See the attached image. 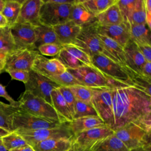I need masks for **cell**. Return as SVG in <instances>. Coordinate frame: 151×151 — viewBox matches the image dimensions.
Returning <instances> with one entry per match:
<instances>
[{"label": "cell", "instance_id": "cell-1", "mask_svg": "<svg viewBox=\"0 0 151 151\" xmlns=\"http://www.w3.org/2000/svg\"><path fill=\"white\" fill-rule=\"evenodd\" d=\"M114 132L133 123L151 132V97L133 86L113 89Z\"/></svg>", "mask_w": 151, "mask_h": 151}, {"label": "cell", "instance_id": "cell-2", "mask_svg": "<svg viewBox=\"0 0 151 151\" xmlns=\"http://www.w3.org/2000/svg\"><path fill=\"white\" fill-rule=\"evenodd\" d=\"M83 86L93 90H109L130 87L104 75L94 66H83L76 69L66 68Z\"/></svg>", "mask_w": 151, "mask_h": 151}, {"label": "cell", "instance_id": "cell-3", "mask_svg": "<svg viewBox=\"0 0 151 151\" xmlns=\"http://www.w3.org/2000/svg\"><path fill=\"white\" fill-rule=\"evenodd\" d=\"M91 60L93 65L107 77L133 86L132 78L136 73L129 68L111 61L102 54L93 55Z\"/></svg>", "mask_w": 151, "mask_h": 151}, {"label": "cell", "instance_id": "cell-4", "mask_svg": "<svg viewBox=\"0 0 151 151\" xmlns=\"http://www.w3.org/2000/svg\"><path fill=\"white\" fill-rule=\"evenodd\" d=\"M19 108L31 114L62 123L52 106L25 90L20 96Z\"/></svg>", "mask_w": 151, "mask_h": 151}, {"label": "cell", "instance_id": "cell-5", "mask_svg": "<svg viewBox=\"0 0 151 151\" xmlns=\"http://www.w3.org/2000/svg\"><path fill=\"white\" fill-rule=\"evenodd\" d=\"M99 23L96 19L81 26V29L71 44L86 53L90 57L94 54H101L102 48L99 37Z\"/></svg>", "mask_w": 151, "mask_h": 151}, {"label": "cell", "instance_id": "cell-6", "mask_svg": "<svg viewBox=\"0 0 151 151\" xmlns=\"http://www.w3.org/2000/svg\"><path fill=\"white\" fill-rule=\"evenodd\" d=\"M114 133L129 150L142 147H150V133L136 124L128 123L114 131Z\"/></svg>", "mask_w": 151, "mask_h": 151}, {"label": "cell", "instance_id": "cell-7", "mask_svg": "<svg viewBox=\"0 0 151 151\" xmlns=\"http://www.w3.org/2000/svg\"><path fill=\"white\" fill-rule=\"evenodd\" d=\"M15 132L32 147L41 142L50 139H71L73 137V134L68 127V123H63L61 126L54 128L40 129L34 130H16Z\"/></svg>", "mask_w": 151, "mask_h": 151}, {"label": "cell", "instance_id": "cell-8", "mask_svg": "<svg viewBox=\"0 0 151 151\" xmlns=\"http://www.w3.org/2000/svg\"><path fill=\"white\" fill-rule=\"evenodd\" d=\"M42 1L40 10L41 24L53 27L69 21L72 4H58L52 2L51 0Z\"/></svg>", "mask_w": 151, "mask_h": 151}, {"label": "cell", "instance_id": "cell-9", "mask_svg": "<svg viewBox=\"0 0 151 151\" xmlns=\"http://www.w3.org/2000/svg\"><path fill=\"white\" fill-rule=\"evenodd\" d=\"M63 124L34 116L19 108L12 115L11 122L12 131L54 128Z\"/></svg>", "mask_w": 151, "mask_h": 151}, {"label": "cell", "instance_id": "cell-10", "mask_svg": "<svg viewBox=\"0 0 151 151\" xmlns=\"http://www.w3.org/2000/svg\"><path fill=\"white\" fill-rule=\"evenodd\" d=\"M113 89L93 90L92 105L99 117L112 130L114 124L113 111Z\"/></svg>", "mask_w": 151, "mask_h": 151}, {"label": "cell", "instance_id": "cell-11", "mask_svg": "<svg viewBox=\"0 0 151 151\" xmlns=\"http://www.w3.org/2000/svg\"><path fill=\"white\" fill-rule=\"evenodd\" d=\"M25 90L44 100L51 105V91L60 87L48 77L32 70L29 71V77L28 81L25 84Z\"/></svg>", "mask_w": 151, "mask_h": 151}, {"label": "cell", "instance_id": "cell-12", "mask_svg": "<svg viewBox=\"0 0 151 151\" xmlns=\"http://www.w3.org/2000/svg\"><path fill=\"white\" fill-rule=\"evenodd\" d=\"M39 54L37 50L18 48L6 55L4 70H25L30 71L34 61Z\"/></svg>", "mask_w": 151, "mask_h": 151}, {"label": "cell", "instance_id": "cell-13", "mask_svg": "<svg viewBox=\"0 0 151 151\" xmlns=\"http://www.w3.org/2000/svg\"><path fill=\"white\" fill-rule=\"evenodd\" d=\"M57 58L66 68L76 69L83 66H93L91 57L73 44L62 45Z\"/></svg>", "mask_w": 151, "mask_h": 151}, {"label": "cell", "instance_id": "cell-14", "mask_svg": "<svg viewBox=\"0 0 151 151\" xmlns=\"http://www.w3.org/2000/svg\"><path fill=\"white\" fill-rule=\"evenodd\" d=\"M113 134L114 131L109 127H99L77 133L73 139L81 151H90L96 143Z\"/></svg>", "mask_w": 151, "mask_h": 151}, {"label": "cell", "instance_id": "cell-15", "mask_svg": "<svg viewBox=\"0 0 151 151\" xmlns=\"http://www.w3.org/2000/svg\"><path fill=\"white\" fill-rule=\"evenodd\" d=\"M10 27L16 49L37 50L35 45L34 26L27 23H15Z\"/></svg>", "mask_w": 151, "mask_h": 151}, {"label": "cell", "instance_id": "cell-16", "mask_svg": "<svg viewBox=\"0 0 151 151\" xmlns=\"http://www.w3.org/2000/svg\"><path fill=\"white\" fill-rule=\"evenodd\" d=\"M31 70L48 77L64 73L66 67L57 58L48 59L39 53L34 61Z\"/></svg>", "mask_w": 151, "mask_h": 151}, {"label": "cell", "instance_id": "cell-17", "mask_svg": "<svg viewBox=\"0 0 151 151\" xmlns=\"http://www.w3.org/2000/svg\"><path fill=\"white\" fill-rule=\"evenodd\" d=\"M42 0H24L17 23H27L34 27L40 25V10Z\"/></svg>", "mask_w": 151, "mask_h": 151}, {"label": "cell", "instance_id": "cell-18", "mask_svg": "<svg viewBox=\"0 0 151 151\" xmlns=\"http://www.w3.org/2000/svg\"><path fill=\"white\" fill-rule=\"evenodd\" d=\"M99 37L101 44V54L111 61L129 68L126 62L123 48L114 40L99 32Z\"/></svg>", "mask_w": 151, "mask_h": 151}, {"label": "cell", "instance_id": "cell-19", "mask_svg": "<svg viewBox=\"0 0 151 151\" xmlns=\"http://www.w3.org/2000/svg\"><path fill=\"white\" fill-rule=\"evenodd\" d=\"M98 31L117 42L123 48L130 40L128 27L124 23L112 25H100Z\"/></svg>", "mask_w": 151, "mask_h": 151}, {"label": "cell", "instance_id": "cell-20", "mask_svg": "<svg viewBox=\"0 0 151 151\" xmlns=\"http://www.w3.org/2000/svg\"><path fill=\"white\" fill-rule=\"evenodd\" d=\"M127 67L136 74L141 75V69L146 62L137 45L130 40L123 47Z\"/></svg>", "mask_w": 151, "mask_h": 151}, {"label": "cell", "instance_id": "cell-21", "mask_svg": "<svg viewBox=\"0 0 151 151\" xmlns=\"http://www.w3.org/2000/svg\"><path fill=\"white\" fill-rule=\"evenodd\" d=\"M59 44L61 45L71 44L80 31L81 27L72 21L53 27Z\"/></svg>", "mask_w": 151, "mask_h": 151}, {"label": "cell", "instance_id": "cell-22", "mask_svg": "<svg viewBox=\"0 0 151 151\" xmlns=\"http://www.w3.org/2000/svg\"><path fill=\"white\" fill-rule=\"evenodd\" d=\"M68 126L73 136L93 128L107 126L99 116H87L74 119L68 123Z\"/></svg>", "mask_w": 151, "mask_h": 151}, {"label": "cell", "instance_id": "cell-23", "mask_svg": "<svg viewBox=\"0 0 151 151\" xmlns=\"http://www.w3.org/2000/svg\"><path fill=\"white\" fill-rule=\"evenodd\" d=\"M51 98L52 106L59 116L61 122L65 123L72 121L73 117L70 110L58 88L51 91Z\"/></svg>", "mask_w": 151, "mask_h": 151}, {"label": "cell", "instance_id": "cell-24", "mask_svg": "<svg viewBox=\"0 0 151 151\" xmlns=\"http://www.w3.org/2000/svg\"><path fill=\"white\" fill-rule=\"evenodd\" d=\"M95 19L96 18L83 5L81 0H77L75 3L72 4L70 11L69 20L81 27Z\"/></svg>", "mask_w": 151, "mask_h": 151}, {"label": "cell", "instance_id": "cell-25", "mask_svg": "<svg viewBox=\"0 0 151 151\" xmlns=\"http://www.w3.org/2000/svg\"><path fill=\"white\" fill-rule=\"evenodd\" d=\"M72 142L73 138L50 139L37 143L32 148L34 151H67Z\"/></svg>", "mask_w": 151, "mask_h": 151}, {"label": "cell", "instance_id": "cell-26", "mask_svg": "<svg viewBox=\"0 0 151 151\" xmlns=\"http://www.w3.org/2000/svg\"><path fill=\"white\" fill-rule=\"evenodd\" d=\"M96 19L100 25H117L123 22V19L117 2L97 15Z\"/></svg>", "mask_w": 151, "mask_h": 151}, {"label": "cell", "instance_id": "cell-27", "mask_svg": "<svg viewBox=\"0 0 151 151\" xmlns=\"http://www.w3.org/2000/svg\"><path fill=\"white\" fill-rule=\"evenodd\" d=\"M34 29L35 33V45L37 49L40 45L45 44H60L53 27L40 24L35 27Z\"/></svg>", "mask_w": 151, "mask_h": 151}, {"label": "cell", "instance_id": "cell-28", "mask_svg": "<svg viewBox=\"0 0 151 151\" xmlns=\"http://www.w3.org/2000/svg\"><path fill=\"white\" fill-rule=\"evenodd\" d=\"M90 151H130L114 134L96 143Z\"/></svg>", "mask_w": 151, "mask_h": 151}, {"label": "cell", "instance_id": "cell-29", "mask_svg": "<svg viewBox=\"0 0 151 151\" xmlns=\"http://www.w3.org/2000/svg\"><path fill=\"white\" fill-rule=\"evenodd\" d=\"M127 27L130 40L134 43L151 45L150 29L147 24H131Z\"/></svg>", "mask_w": 151, "mask_h": 151}, {"label": "cell", "instance_id": "cell-30", "mask_svg": "<svg viewBox=\"0 0 151 151\" xmlns=\"http://www.w3.org/2000/svg\"><path fill=\"white\" fill-rule=\"evenodd\" d=\"M22 1L5 0L2 14L6 18L8 26L11 27L17 23L20 12Z\"/></svg>", "mask_w": 151, "mask_h": 151}, {"label": "cell", "instance_id": "cell-31", "mask_svg": "<svg viewBox=\"0 0 151 151\" xmlns=\"http://www.w3.org/2000/svg\"><path fill=\"white\" fill-rule=\"evenodd\" d=\"M84 7L95 18L117 2V0H81Z\"/></svg>", "mask_w": 151, "mask_h": 151}, {"label": "cell", "instance_id": "cell-32", "mask_svg": "<svg viewBox=\"0 0 151 151\" xmlns=\"http://www.w3.org/2000/svg\"><path fill=\"white\" fill-rule=\"evenodd\" d=\"M18 108L0 101V127L10 132H13L11 125L12 117Z\"/></svg>", "mask_w": 151, "mask_h": 151}, {"label": "cell", "instance_id": "cell-33", "mask_svg": "<svg viewBox=\"0 0 151 151\" xmlns=\"http://www.w3.org/2000/svg\"><path fill=\"white\" fill-rule=\"evenodd\" d=\"M15 49L16 47L11 32V27L6 26L0 28V51L7 54Z\"/></svg>", "mask_w": 151, "mask_h": 151}, {"label": "cell", "instance_id": "cell-34", "mask_svg": "<svg viewBox=\"0 0 151 151\" xmlns=\"http://www.w3.org/2000/svg\"><path fill=\"white\" fill-rule=\"evenodd\" d=\"M131 24H146V13L143 0H137L135 8L131 14L128 22L126 25L128 26Z\"/></svg>", "mask_w": 151, "mask_h": 151}, {"label": "cell", "instance_id": "cell-35", "mask_svg": "<svg viewBox=\"0 0 151 151\" xmlns=\"http://www.w3.org/2000/svg\"><path fill=\"white\" fill-rule=\"evenodd\" d=\"M48 78L60 87H70L77 85L83 86L79 81L67 70L61 74L52 76Z\"/></svg>", "mask_w": 151, "mask_h": 151}, {"label": "cell", "instance_id": "cell-36", "mask_svg": "<svg viewBox=\"0 0 151 151\" xmlns=\"http://www.w3.org/2000/svg\"><path fill=\"white\" fill-rule=\"evenodd\" d=\"M1 141L4 146L8 151L27 145L25 140L15 131L2 137Z\"/></svg>", "mask_w": 151, "mask_h": 151}, {"label": "cell", "instance_id": "cell-37", "mask_svg": "<svg viewBox=\"0 0 151 151\" xmlns=\"http://www.w3.org/2000/svg\"><path fill=\"white\" fill-rule=\"evenodd\" d=\"M69 88L76 100L92 105L93 89L81 85L74 86Z\"/></svg>", "mask_w": 151, "mask_h": 151}, {"label": "cell", "instance_id": "cell-38", "mask_svg": "<svg viewBox=\"0 0 151 151\" xmlns=\"http://www.w3.org/2000/svg\"><path fill=\"white\" fill-rule=\"evenodd\" d=\"M87 116H99L93 106L80 101H76L74 119Z\"/></svg>", "mask_w": 151, "mask_h": 151}, {"label": "cell", "instance_id": "cell-39", "mask_svg": "<svg viewBox=\"0 0 151 151\" xmlns=\"http://www.w3.org/2000/svg\"><path fill=\"white\" fill-rule=\"evenodd\" d=\"M132 83L133 87L145 92L151 97V79L141 75L134 74L132 78Z\"/></svg>", "mask_w": 151, "mask_h": 151}, {"label": "cell", "instance_id": "cell-40", "mask_svg": "<svg viewBox=\"0 0 151 151\" xmlns=\"http://www.w3.org/2000/svg\"><path fill=\"white\" fill-rule=\"evenodd\" d=\"M137 0H117V4L121 12L123 22L127 24L129 18L134 10Z\"/></svg>", "mask_w": 151, "mask_h": 151}, {"label": "cell", "instance_id": "cell-41", "mask_svg": "<svg viewBox=\"0 0 151 151\" xmlns=\"http://www.w3.org/2000/svg\"><path fill=\"white\" fill-rule=\"evenodd\" d=\"M62 48V45L58 44H45L37 48L40 54L46 56L57 55Z\"/></svg>", "mask_w": 151, "mask_h": 151}, {"label": "cell", "instance_id": "cell-42", "mask_svg": "<svg viewBox=\"0 0 151 151\" xmlns=\"http://www.w3.org/2000/svg\"><path fill=\"white\" fill-rule=\"evenodd\" d=\"M58 89L60 91L61 95L65 100L73 117L74 114V106L76 100L73 93L71 92L69 87H60L59 88H58Z\"/></svg>", "mask_w": 151, "mask_h": 151}, {"label": "cell", "instance_id": "cell-43", "mask_svg": "<svg viewBox=\"0 0 151 151\" xmlns=\"http://www.w3.org/2000/svg\"><path fill=\"white\" fill-rule=\"evenodd\" d=\"M5 72L8 73L13 80H16L23 82L24 84L27 83L29 77V71L25 70H6Z\"/></svg>", "mask_w": 151, "mask_h": 151}, {"label": "cell", "instance_id": "cell-44", "mask_svg": "<svg viewBox=\"0 0 151 151\" xmlns=\"http://www.w3.org/2000/svg\"><path fill=\"white\" fill-rule=\"evenodd\" d=\"M136 44L145 60L147 62H151V45L140 44Z\"/></svg>", "mask_w": 151, "mask_h": 151}, {"label": "cell", "instance_id": "cell-45", "mask_svg": "<svg viewBox=\"0 0 151 151\" xmlns=\"http://www.w3.org/2000/svg\"><path fill=\"white\" fill-rule=\"evenodd\" d=\"M6 86H4L0 83V97L6 99L9 103V104L14 107L18 108L19 107V103L18 101H15L6 91Z\"/></svg>", "mask_w": 151, "mask_h": 151}, {"label": "cell", "instance_id": "cell-46", "mask_svg": "<svg viewBox=\"0 0 151 151\" xmlns=\"http://www.w3.org/2000/svg\"><path fill=\"white\" fill-rule=\"evenodd\" d=\"M145 13H146V21L147 27L150 29L151 28V1L143 0Z\"/></svg>", "mask_w": 151, "mask_h": 151}, {"label": "cell", "instance_id": "cell-47", "mask_svg": "<svg viewBox=\"0 0 151 151\" xmlns=\"http://www.w3.org/2000/svg\"><path fill=\"white\" fill-rule=\"evenodd\" d=\"M141 76L151 79V62H146L142 67Z\"/></svg>", "mask_w": 151, "mask_h": 151}, {"label": "cell", "instance_id": "cell-48", "mask_svg": "<svg viewBox=\"0 0 151 151\" xmlns=\"http://www.w3.org/2000/svg\"><path fill=\"white\" fill-rule=\"evenodd\" d=\"M9 151H34V149L32 146H29V145H26L14 149H11Z\"/></svg>", "mask_w": 151, "mask_h": 151}, {"label": "cell", "instance_id": "cell-49", "mask_svg": "<svg viewBox=\"0 0 151 151\" xmlns=\"http://www.w3.org/2000/svg\"><path fill=\"white\" fill-rule=\"evenodd\" d=\"M6 54L0 51V68L3 71L5 66V62Z\"/></svg>", "mask_w": 151, "mask_h": 151}, {"label": "cell", "instance_id": "cell-50", "mask_svg": "<svg viewBox=\"0 0 151 151\" xmlns=\"http://www.w3.org/2000/svg\"><path fill=\"white\" fill-rule=\"evenodd\" d=\"M6 26H8L7 21L4 16L0 13V28H3Z\"/></svg>", "mask_w": 151, "mask_h": 151}, {"label": "cell", "instance_id": "cell-51", "mask_svg": "<svg viewBox=\"0 0 151 151\" xmlns=\"http://www.w3.org/2000/svg\"><path fill=\"white\" fill-rule=\"evenodd\" d=\"M67 151H81L80 150V149L78 148L77 145L76 143V142L73 140V142H72V144H71V147L67 150Z\"/></svg>", "mask_w": 151, "mask_h": 151}, {"label": "cell", "instance_id": "cell-52", "mask_svg": "<svg viewBox=\"0 0 151 151\" xmlns=\"http://www.w3.org/2000/svg\"><path fill=\"white\" fill-rule=\"evenodd\" d=\"M9 133H10V132H9V131L5 130V129L0 127V139H1L2 137H4L6 135H7Z\"/></svg>", "mask_w": 151, "mask_h": 151}, {"label": "cell", "instance_id": "cell-53", "mask_svg": "<svg viewBox=\"0 0 151 151\" xmlns=\"http://www.w3.org/2000/svg\"><path fill=\"white\" fill-rule=\"evenodd\" d=\"M151 147H142L131 150L130 151H150Z\"/></svg>", "mask_w": 151, "mask_h": 151}, {"label": "cell", "instance_id": "cell-54", "mask_svg": "<svg viewBox=\"0 0 151 151\" xmlns=\"http://www.w3.org/2000/svg\"><path fill=\"white\" fill-rule=\"evenodd\" d=\"M5 0H0V13H2L5 6Z\"/></svg>", "mask_w": 151, "mask_h": 151}, {"label": "cell", "instance_id": "cell-55", "mask_svg": "<svg viewBox=\"0 0 151 151\" xmlns=\"http://www.w3.org/2000/svg\"><path fill=\"white\" fill-rule=\"evenodd\" d=\"M0 151H8L4 146V145L2 143V141H1V139H0Z\"/></svg>", "mask_w": 151, "mask_h": 151}, {"label": "cell", "instance_id": "cell-56", "mask_svg": "<svg viewBox=\"0 0 151 151\" xmlns=\"http://www.w3.org/2000/svg\"><path fill=\"white\" fill-rule=\"evenodd\" d=\"M2 72V70L0 68V74H1Z\"/></svg>", "mask_w": 151, "mask_h": 151}]
</instances>
